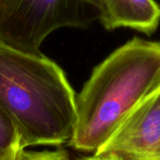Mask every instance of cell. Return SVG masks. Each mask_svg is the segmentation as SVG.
<instances>
[{
    "label": "cell",
    "mask_w": 160,
    "mask_h": 160,
    "mask_svg": "<svg viewBox=\"0 0 160 160\" xmlns=\"http://www.w3.org/2000/svg\"><path fill=\"white\" fill-rule=\"evenodd\" d=\"M0 111L15 127L21 151L58 146L72 137L76 97L56 63L0 43Z\"/></svg>",
    "instance_id": "cell-2"
},
{
    "label": "cell",
    "mask_w": 160,
    "mask_h": 160,
    "mask_svg": "<svg viewBox=\"0 0 160 160\" xmlns=\"http://www.w3.org/2000/svg\"><path fill=\"white\" fill-rule=\"evenodd\" d=\"M94 8L107 30L131 28L151 36L160 23V7L155 0H83Z\"/></svg>",
    "instance_id": "cell-5"
},
{
    "label": "cell",
    "mask_w": 160,
    "mask_h": 160,
    "mask_svg": "<svg viewBox=\"0 0 160 160\" xmlns=\"http://www.w3.org/2000/svg\"><path fill=\"white\" fill-rule=\"evenodd\" d=\"M160 87V42L128 41L98 65L76 98L68 144L96 153L131 112Z\"/></svg>",
    "instance_id": "cell-1"
},
{
    "label": "cell",
    "mask_w": 160,
    "mask_h": 160,
    "mask_svg": "<svg viewBox=\"0 0 160 160\" xmlns=\"http://www.w3.org/2000/svg\"><path fill=\"white\" fill-rule=\"evenodd\" d=\"M159 149L160 87L131 112L94 155H112L129 160L154 154Z\"/></svg>",
    "instance_id": "cell-4"
},
{
    "label": "cell",
    "mask_w": 160,
    "mask_h": 160,
    "mask_svg": "<svg viewBox=\"0 0 160 160\" xmlns=\"http://www.w3.org/2000/svg\"><path fill=\"white\" fill-rule=\"evenodd\" d=\"M14 160H71L68 152L64 149L55 151L27 152L22 150L18 153Z\"/></svg>",
    "instance_id": "cell-7"
},
{
    "label": "cell",
    "mask_w": 160,
    "mask_h": 160,
    "mask_svg": "<svg viewBox=\"0 0 160 160\" xmlns=\"http://www.w3.org/2000/svg\"><path fill=\"white\" fill-rule=\"evenodd\" d=\"M81 160H121L112 155H93L91 157L84 158Z\"/></svg>",
    "instance_id": "cell-8"
},
{
    "label": "cell",
    "mask_w": 160,
    "mask_h": 160,
    "mask_svg": "<svg viewBox=\"0 0 160 160\" xmlns=\"http://www.w3.org/2000/svg\"><path fill=\"white\" fill-rule=\"evenodd\" d=\"M97 12L83 0H0V43L40 54L47 37L64 27L86 28Z\"/></svg>",
    "instance_id": "cell-3"
},
{
    "label": "cell",
    "mask_w": 160,
    "mask_h": 160,
    "mask_svg": "<svg viewBox=\"0 0 160 160\" xmlns=\"http://www.w3.org/2000/svg\"><path fill=\"white\" fill-rule=\"evenodd\" d=\"M20 151L18 132L11 121L0 111V160H14Z\"/></svg>",
    "instance_id": "cell-6"
},
{
    "label": "cell",
    "mask_w": 160,
    "mask_h": 160,
    "mask_svg": "<svg viewBox=\"0 0 160 160\" xmlns=\"http://www.w3.org/2000/svg\"><path fill=\"white\" fill-rule=\"evenodd\" d=\"M129 160H160V149L154 154H151V155H148L145 157H142V158H132V159Z\"/></svg>",
    "instance_id": "cell-9"
}]
</instances>
